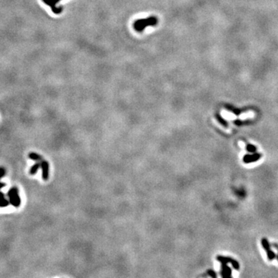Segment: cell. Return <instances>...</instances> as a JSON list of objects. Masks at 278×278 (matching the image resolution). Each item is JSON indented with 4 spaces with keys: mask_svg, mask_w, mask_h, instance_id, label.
<instances>
[{
    "mask_svg": "<svg viewBox=\"0 0 278 278\" xmlns=\"http://www.w3.org/2000/svg\"><path fill=\"white\" fill-rule=\"evenodd\" d=\"M158 20L155 17H150L147 18L145 19H139L135 21L134 23V28L138 32H141L144 29L149 26H154L157 23Z\"/></svg>",
    "mask_w": 278,
    "mask_h": 278,
    "instance_id": "obj_1",
    "label": "cell"
},
{
    "mask_svg": "<svg viewBox=\"0 0 278 278\" xmlns=\"http://www.w3.org/2000/svg\"><path fill=\"white\" fill-rule=\"evenodd\" d=\"M8 197L9 201L12 206L17 208L20 206L21 204V198L19 196V190L16 187H12L8 192Z\"/></svg>",
    "mask_w": 278,
    "mask_h": 278,
    "instance_id": "obj_2",
    "label": "cell"
},
{
    "mask_svg": "<svg viewBox=\"0 0 278 278\" xmlns=\"http://www.w3.org/2000/svg\"><path fill=\"white\" fill-rule=\"evenodd\" d=\"M217 261L221 262V263H231L232 266H233L235 269L238 270L240 268V265H239V263L237 262V261L235 260H232L231 258H229V257H225V256H217Z\"/></svg>",
    "mask_w": 278,
    "mask_h": 278,
    "instance_id": "obj_3",
    "label": "cell"
},
{
    "mask_svg": "<svg viewBox=\"0 0 278 278\" xmlns=\"http://www.w3.org/2000/svg\"><path fill=\"white\" fill-rule=\"evenodd\" d=\"M262 246L263 247L265 250L266 251V254H267V257L270 261H272L274 257H275V254H274V252L270 249V246H269V243H268V241L266 239H263L262 240Z\"/></svg>",
    "mask_w": 278,
    "mask_h": 278,
    "instance_id": "obj_4",
    "label": "cell"
},
{
    "mask_svg": "<svg viewBox=\"0 0 278 278\" xmlns=\"http://www.w3.org/2000/svg\"><path fill=\"white\" fill-rule=\"evenodd\" d=\"M49 168L50 165L46 161L43 160L41 162V168H42V178L44 181H47L49 178Z\"/></svg>",
    "mask_w": 278,
    "mask_h": 278,
    "instance_id": "obj_5",
    "label": "cell"
},
{
    "mask_svg": "<svg viewBox=\"0 0 278 278\" xmlns=\"http://www.w3.org/2000/svg\"><path fill=\"white\" fill-rule=\"evenodd\" d=\"M261 158V154H246L243 157V162L244 163H251V162H256Z\"/></svg>",
    "mask_w": 278,
    "mask_h": 278,
    "instance_id": "obj_6",
    "label": "cell"
},
{
    "mask_svg": "<svg viewBox=\"0 0 278 278\" xmlns=\"http://www.w3.org/2000/svg\"><path fill=\"white\" fill-rule=\"evenodd\" d=\"M43 1L52 8V10H53V12H54V13L59 14L61 11H63V8L61 7L56 9V6H55V5H56L60 0H43Z\"/></svg>",
    "mask_w": 278,
    "mask_h": 278,
    "instance_id": "obj_7",
    "label": "cell"
},
{
    "mask_svg": "<svg viewBox=\"0 0 278 278\" xmlns=\"http://www.w3.org/2000/svg\"><path fill=\"white\" fill-rule=\"evenodd\" d=\"M227 263H222V271H221V275L223 277H228L231 276V269L227 266Z\"/></svg>",
    "mask_w": 278,
    "mask_h": 278,
    "instance_id": "obj_8",
    "label": "cell"
},
{
    "mask_svg": "<svg viewBox=\"0 0 278 278\" xmlns=\"http://www.w3.org/2000/svg\"><path fill=\"white\" fill-rule=\"evenodd\" d=\"M29 159H32V160L36 161V162H41L42 161H43V159L42 158V156L40 154L35 153V152H30L29 153Z\"/></svg>",
    "mask_w": 278,
    "mask_h": 278,
    "instance_id": "obj_9",
    "label": "cell"
},
{
    "mask_svg": "<svg viewBox=\"0 0 278 278\" xmlns=\"http://www.w3.org/2000/svg\"><path fill=\"white\" fill-rule=\"evenodd\" d=\"M10 204L9 203V201L7 200V199L5 198V195L3 194L2 192H0V207H6L8 206Z\"/></svg>",
    "mask_w": 278,
    "mask_h": 278,
    "instance_id": "obj_10",
    "label": "cell"
},
{
    "mask_svg": "<svg viewBox=\"0 0 278 278\" xmlns=\"http://www.w3.org/2000/svg\"><path fill=\"white\" fill-rule=\"evenodd\" d=\"M40 168H41V162H37V163L34 164V165L30 168V175H35V174L37 172V171L40 169Z\"/></svg>",
    "mask_w": 278,
    "mask_h": 278,
    "instance_id": "obj_11",
    "label": "cell"
},
{
    "mask_svg": "<svg viewBox=\"0 0 278 278\" xmlns=\"http://www.w3.org/2000/svg\"><path fill=\"white\" fill-rule=\"evenodd\" d=\"M5 175H6V169H5L3 167H0V179H1L2 177H4ZM5 185H6L5 183H2L0 182V188L5 187Z\"/></svg>",
    "mask_w": 278,
    "mask_h": 278,
    "instance_id": "obj_12",
    "label": "cell"
},
{
    "mask_svg": "<svg viewBox=\"0 0 278 278\" xmlns=\"http://www.w3.org/2000/svg\"><path fill=\"white\" fill-rule=\"evenodd\" d=\"M246 149L247 151H248L249 152H251V153H253V152H254L255 151H256V147L253 145H252V144H247Z\"/></svg>",
    "mask_w": 278,
    "mask_h": 278,
    "instance_id": "obj_13",
    "label": "cell"
},
{
    "mask_svg": "<svg viewBox=\"0 0 278 278\" xmlns=\"http://www.w3.org/2000/svg\"><path fill=\"white\" fill-rule=\"evenodd\" d=\"M208 274H209V275H210L211 277H216V274L212 271H208Z\"/></svg>",
    "mask_w": 278,
    "mask_h": 278,
    "instance_id": "obj_14",
    "label": "cell"
},
{
    "mask_svg": "<svg viewBox=\"0 0 278 278\" xmlns=\"http://www.w3.org/2000/svg\"><path fill=\"white\" fill-rule=\"evenodd\" d=\"M277 259H278V256H277Z\"/></svg>",
    "mask_w": 278,
    "mask_h": 278,
    "instance_id": "obj_15",
    "label": "cell"
}]
</instances>
